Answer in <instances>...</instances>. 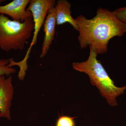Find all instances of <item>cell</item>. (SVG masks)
I'll use <instances>...</instances> for the list:
<instances>
[{"label":"cell","mask_w":126,"mask_h":126,"mask_svg":"<svg viewBox=\"0 0 126 126\" xmlns=\"http://www.w3.org/2000/svg\"><path fill=\"white\" fill-rule=\"evenodd\" d=\"M75 19L78 26V40L80 47L89 46L97 54L108 49L111 39L121 37L126 32V27L115 15L114 11L99 8L94 18L88 19L82 15Z\"/></svg>","instance_id":"6da1fadb"},{"label":"cell","mask_w":126,"mask_h":126,"mask_svg":"<svg viewBox=\"0 0 126 126\" xmlns=\"http://www.w3.org/2000/svg\"><path fill=\"white\" fill-rule=\"evenodd\" d=\"M88 59L81 63H73V68L87 75L90 83L95 86L109 106H117V98L124 93L126 86L118 87L111 79L100 61L97 54L90 47Z\"/></svg>","instance_id":"7a4b0ae2"},{"label":"cell","mask_w":126,"mask_h":126,"mask_svg":"<svg viewBox=\"0 0 126 126\" xmlns=\"http://www.w3.org/2000/svg\"><path fill=\"white\" fill-rule=\"evenodd\" d=\"M34 27L32 16L20 22L0 14V49L7 52L24 49Z\"/></svg>","instance_id":"3957f363"},{"label":"cell","mask_w":126,"mask_h":126,"mask_svg":"<svg viewBox=\"0 0 126 126\" xmlns=\"http://www.w3.org/2000/svg\"><path fill=\"white\" fill-rule=\"evenodd\" d=\"M56 4L55 0H31L27 10L32 14L34 24L33 36L30 47L27 49L24 58L19 62L14 61L13 64L20 67L19 72L24 73L27 70V60L29 58L32 48L36 44L38 35L44 23L47 14Z\"/></svg>","instance_id":"277c9868"},{"label":"cell","mask_w":126,"mask_h":126,"mask_svg":"<svg viewBox=\"0 0 126 126\" xmlns=\"http://www.w3.org/2000/svg\"><path fill=\"white\" fill-rule=\"evenodd\" d=\"M0 76V112L2 117L10 121V109L14 94L11 75Z\"/></svg>","instance_id":"5b68a950"},{"label":"cell","mask_w":126,"mask_h":126,"mask_svg":"<svg viewBox=\"0 0 126 126\" xmlns=\"http://www.w3.org/2000/svg\"><path fill=\"white\" fill-rule=\"evenodd\" d=\"M30 0H14L5 5H0V14L9 16L13 20L23 22L32 17L31 12L26 9Z\"/></svg>","instance_id":"8992f818"},{"label":"cell","mask_w":126,"mask_h":126,"mask_svg":"<svg viewBox=\"0 0 126 126\" xmlns=\"http://www.w3.org/2000/svg\"><path fill=\"white\" fill-rule=\"evenodd\" d=\"M56 25L55 10L54 7L50 10L43 25L44 37L40 55V57L41 58H43L46 55L54 40Z\"/></svg>","instance_id":"52a82bcc"},{"label":"cell","mask_w":126,"mask_h":126,"mask_svg":"<svg viewBox=\"0 0 126 126\" xmlns=\"http://www.w3.org/2000/svg\"><path fill=\"white\" fill-rule=\"evenodd\" d=\"M71 4L66 0H59L54 6L56 25L70 24L75 30L78 31L79 28L75 19L71 15Z\"/></svg>","instance_id":"ba28073f"},{"label":"cell","mask_w":126,"mask_h":126,"mask_svg":"<svg viewBox=\"0 0 126 126\" xmlns=\"http://www.w3.org/2000/svg\"><path fill=\"white\" fill-rule=\"evenodd\" d=\"M9 63V59H0V76L1 75H10L15 73L16 70L12 67L8 66Z\"/></svg>","instance_id":"9c48e42d"},{"label":"cell","mask_w":126,"mask_h":126,"mask_svg":"<svg viewBox=\"0 0 126 126\" xmlns=\"http://www.w3.org/2000/svg\"><path fill=\"white\" fill-rule=\"evenodd\" d=\"M75 117L66 116L59 117L55 126H75L74 119Z\"/></svg>","instance_id":"30bf717a"},{"label":"cell","mask_w":126,"mask_h":126,"mask_svg":"<svg viewBox=\"0 0 126 126\" xmlns=\"http://www.w3.org/2000/svg\"><path fill=\"white\" fill-rule=\"evenodd\" d=\"M116 17L126 27V6L120 7L114 11Z\"/></svg>","instance_id":"8fae6325"},{"label":"cell","mask_w":126,"mask_h":126,"mask_svg":"<svg viewBox=\"0 0 126 126\" xmlns=\"http://www.w3.org/2000/svg\"><path fill=\"white\" fill-rule=\"evenodd\" d=\"M5 0H0V4L2 3V2H4Z\"/></svg>","instance_id":"7c38bea8"},{"label":"cell","mask_w":126,"mask_h":126,"mask_svg":"<svg viewBox=\"0 0 126 126\" xmlns=\"http://www.w3.org/2000/svg\"><path fill=\"white\" fill-rule=\"evenodd\" d=\"M2 117V115H1V112H0V118H1Z\"/></svg>","instance_id":"4fadbf2b"}]
</instances>
